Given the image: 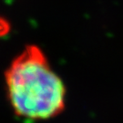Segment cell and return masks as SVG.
<instances>
[{
  "instance_id": "obj_1",
  "label": "cell",
  "mask_w": 123,
  "mask_h": 123,
  "mask_svg": "<svg viewBox=\"0 0 123 123\" xmlns=\"http://www.w3.org/2000/svg\"><path fill=\"white\" fill-rule=\"evenodd\" d=\"M9 102L18 117L48 119L65 107L66 89L47 57L36 46H28L6 72Z\"/></svg>"
},
{
  "instance_id": "obj_2",
  "label": "cell",
  "mask_w": 123,
  "mask_h": 123,
  "mask_svg": "<svg viewBox=\"0 0 123 123\" xmlns=\"http://www.w3.org/2000/svg\"><path fill=\"white\" fill-rule=\"evenodd\" d=\"M9 29H10V26L8 22L3 18H0V37H4L5 35H6L8 33Z\"/></svg>"
}]
</instances>
